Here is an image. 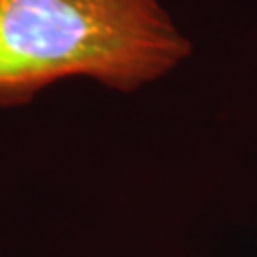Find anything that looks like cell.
<instances>
[{
	"mask_svg": "<svg viewBox=\"0 0 257 257\" xmlns=\"http://www.w3.org/2000/svg\"><path fill=\"white\" fill-rule=\"evenodd\" d=\"M191 50L164 0H0V107L67 78L136 92Z\"/></svg>",
	"mask_w": 257,
	"mask_h": 257,
	"instance_id": "cell-1",
	"label": "cell"
}]
</instances>
